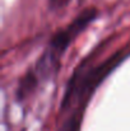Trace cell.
<instances>
[{
	"mask_svg": "<svg viewBox=\"0 0 130 131\" xmlns=\"http://www.w3.org/2000/svg\"><path fill=\"white\" fill-rule=\"evenodd\" d=\"M96 17V10L94 9H88L83 12L72 24H69L65 29L59 32L51 41L50 45V51H47L42 57V60L38 64V73L42 74H48L52 69V65L57 62L60 53L68 47L70 43L87 26L93 18Z\"/></svg>",
	"mask_w": 130,
	"mask_h": 131,
	"instance_id": "6da1fadb",
	"label": "cell"
},
{
	"mask_svg": "<svg viewBox=\"0 0 130 131\" xmlns=\"http://www.w3.org/2000/svg\"><path fill=\"white\" fill-rule=\"evenodd\" d=\"M69 0H50V6L52 9H59V8H63L64 5L68 4Z\"/></svg>",
	"mask_w": 130,
	"mask_h": 131,
	"instance_id": "7a4b0ae2",
	"label": "cell"
}]
</instances>
